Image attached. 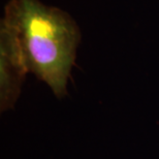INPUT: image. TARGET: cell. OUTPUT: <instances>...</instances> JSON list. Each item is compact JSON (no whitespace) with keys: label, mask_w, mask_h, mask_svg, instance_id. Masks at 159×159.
Instances as JSON below:
<instances>
[{"label":"cell","mask_w":159,"mask_h":159,"mask_svg":"<svg viewBox=\"0 0 159 159\" xmlns=\"http://www.w3.org/2000/svg\"><path fill=\"white\" fill-rule=\"evenodd\" d=\"M0 24L17 39L27 71L46 83L57 98L64 97L81 41L74 18L40 0H11Z\"/></svg>","instance_id":"cell-1"},{"label":"cell","mask_w":159,"mask_h":159,"mask_svg":"<svg viewBox=\"0 0 159 159\" xmlns=\"http://www.w3.org/2000/svg\"><path fill=\"white\" fill-rule=\"evenodd\" d=\"M28 74L20 48L14 34L0 24V109L14 107Z\"/></svg>","instance_id":"cell-2"}]
</instances>
